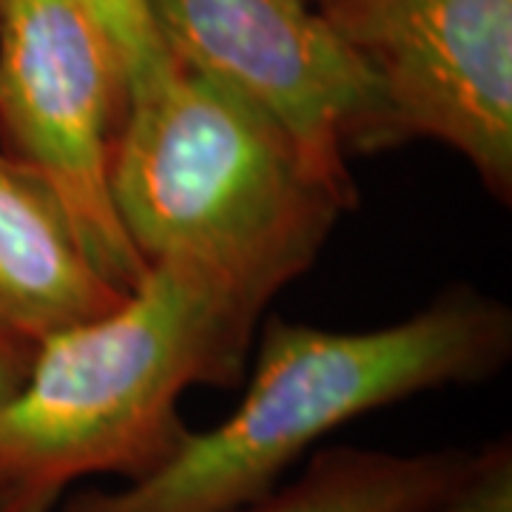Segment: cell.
I'll use <instances>...</instances> for the list:
<instances>
[{
    "mask_svg": "<svg viewBox=\"0 0 512 512\" xmlns=\"http://www.w3.org/2000/svg\"><path fill=\"white\" fill-rule=\"evenodd\" d=\"M512 350L510 311L450 288L396 325L325 330L274 319L245 399L177 456L117 493H77L60 512H234L276 490L282 473L342 424L424 390L493 376Z\"/></svg>",
    "mask_w": 512,
    "mask_h": 512,
    "instance_id": "cell-3",
    "label": "cell"
},
{
    "mask_svg": "<svg viewBox=\"0 0 512 512\" xmlns=\"http://www.w3.org/2000/svg\"><path fill=\"white\" fill-rule=\"evenodd\" d=\"M0 330H3V328H0ZM3 333H6V330H3Z\"/></svg>",
    "mask_w": 512,
    "mask_h": 512,
    "instance_id": "cell-12",
    "label": "cell"
},
{
    "mask_svg": "<svg viewBox=\"0 0 512 512\" xmlns=\"http://www.w3.org/2000/svg\"><path fill=\"white\" fill-rule=\"evenodd\" d=\"M308 3H311V0H308Z\"/></svg>",
    "mask_w": 512,
    "mask_h": 512,
    "instance_id": "cell-13",
    "label": "cell"
},
{
    "mask_svg": "<svg viewBox=\"0 0 512 512\" xmlns=\"http://www.w3.org/2000/svg\"><path fill=\"white\" fill-rule=\"evenodd\" d=\"M80 3L103 23V29L123 52L128 69V103L151 92L174 69V60L165 52L163 40L154 29L148 0H80Z\"/></svg>",
    "mask_w": 512,
    "mask_h": 512,
    "instance_id": "cell-9",
    "label": "cell"
},
{
    "mask_svg": "<svg viewBox=\"0 0 512 512\" xmlns=\"http://www.w3.org/2000/svg\"><path fill=\"white\" fill-rule=\"evenodd\" d=\"M128 117V69L80 0H0V137L55 191L86 256L131 291L148 262L117 217L111 168Z\"/></svg>",
    "mask_w": 512,
    "mask_h": 512,
    "instance_id": "cell-4",
    "label": "cell"
},
{
    "mask_svg": "<svg viewBox=\"0 0 512 512\" xmlns=\"http://www.w3.org/2000/svg\"><path fill=\"white\" fill-rule=\"evenodd\" d=\"M419 512H512L510 441L473 453L467 470Z\"/></svg>",
    "mask_w": 512,
    "mask_h": 512,
    "instance_id": "cell-10",
    "label": "cell"
},
{
    "mask_svg": "<svg viewBox=\"0 0 512 512\" xmlns=\"http://www.w3.org/2000/svg\"><path fill=\"white\" fill-rule=\"evenodd\" d=\"M174 63L248 97L316 168L350 183L348 157L393 148L382 94L308 0H148Z\"/></svg>",
    "mask_w": 512,
    "mask_h": 512,
    "instance_id": "cell-6",
    "label": "cell"
},
{
    "mask_svg": "<svg viewBox=\"0 0 512 512\" xmlns=\"http://www.w3.org/2000/svg\"><path fill=\"white\" fill-rule=\"evenodd\" d=\"M32 353H35L32 342L0 330V410L12 402V396L26 382L29 367H32Z\"/></svg>",
    "mask_w": 512,
    "mask_h": 512,
    "instance_id": "cell-11",
    "label": "cell"
},
{
    "mask_svg": "<svg viewBox=\"0 0 512 512\" xmlns=\"http://www.w3.org/2000/svg\"><path fill=\"white\" fill-rule=\"evenodd\" d=\"M382 94L393 143L439 140L512 194V0H311Z\"/></svg>",
    "mask_w": 512,
    "mask_h": 512,
    "instance_id": "cell-5",
    "label": "cell"
},
{
    "mask_svg": "<svg viewBox=\"0 0 512 512\" xmlns=\"http://www.w3.org/2000/svg\"><path fill=\"white\" fill-rule=\"evenodd\" d=\"M262 302L185 262H151L111 311L40 339L0 410V512H55L86 476L143 481L188 439L180 396L237 384Z\"/></svg>",
    "mask_w": 512,
    "mask_h": 512,
    "instance_id": "cell-1",
    "label": "cell"
},
{
    "mask_svg": "<svg viewBox=\"0 0 512 512\" xmlns=\"http://www.w3.org/2000/svg\"><path fill=\"white\" fill-rule=\"evenodd\" d=\"M473 453H387L362 447H325L302 476L234 512H419L456 481Z\"/></svg>",
    "mask_w": 512,
    "mask_h": 512,
    "instance_id": "cell-8",
    "label": "cell"
},
{
    "mask_svg": "<svg viewBox=\"0 0 512 512\" xmlns=\"http://www.w3.org/2000/svg\"><path fill=\"white\" fill-rule=\"evenodd\" d=\"M123 296L86 256L55 191L0 154V328L37 345Z\"/></svg>",
    "mask_w": 512,
    "mask_h": 512,
    "instance_id": "cell-7",
    "label": "cell"
},
{
    "mask_svg": "<svg viewBox=\"0 0 512 512\" xmlns=\"http://www.w3.org/2000/svg\"><path fill=\"white\" fill-rule=\"evenodd\" d=\"M111 191L140 256L185 262L268 305L356 202L248 97L180 63L128 103Z\"/></svg>",
    "mask_w": 512,
    "mask_h": 512,
    "instance_id": "cell-2",
    "label": "cell"
}]
</instances>
